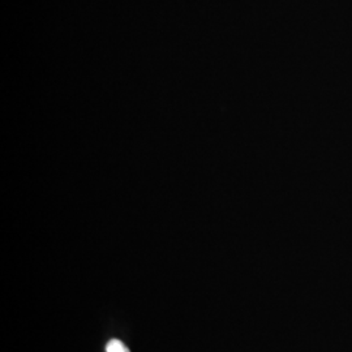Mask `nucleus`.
Instances as JSON below:
<instances>
[{"mask_svg": "<svg viewBox=\"0 0 352 352\" xmlns=\"http://www.w3.org/2000/svg\"><path fill=\"white\" fill-rule=\"evenodd\" d=\"M106 352H129V350L126 349V344L122 343L120 340H113L107 343Z\"/></svg>", "mask_w": 352, "mask_h": 352, "instance_id": "1", "label": "nucleus"}]
</instances>
